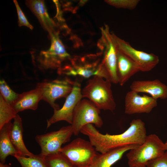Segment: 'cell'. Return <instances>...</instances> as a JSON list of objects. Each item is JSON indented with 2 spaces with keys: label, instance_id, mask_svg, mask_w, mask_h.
I'll return each mask as SVG.
<instances>
[{
  "label": "cell",
  "instance_id": "cell-27",
  "mask_svg": "<svg viewBox=\"0 0 167 167\" xmlns=\"http://www.w3.org/2000/svg\"><path fill=\"white\" fill-rule=\"evenodd\" d=\"M13 1L17 9L18 17L19 26H26L32 30L33 28V27L29 23L27 19L24 14L19 7L17 1L14 0Z\"/></svg>",
  "mask_w": 167,
  "mask_h": 167
},
{
  "label": "cell",
  "instance_id": "cell-1",
  "mask_svg": "<svg viewBox=\"0 0 167 167\" xmlns=\"http://www.w3.org/2000/svg\"><path fill=\"white\" fill-rule=\"evenodd\" d=\"M80 133L87 136L96 151L101 153L129 145H140L143 143L147 136L144 123L140 119L132 120L127 129L118 135L103 134L92 124L84 126Z\"/></svg>",
  "mask_w": 167,
  "mask_h": 167
},
{
  "label": "cell",
  "instance_id": "cell-19",
  "mask_svg": "<svg viewBox=\"0 0 167 167\" xmlns=\"http://www.w3.org/2000/svg\"><path fill=\"white\" fill-rule=\"evenodd\" d=\"M12 126V123L10 122L0 129V161L3 164L8 156H14L18 154L10 138Z\"/></svg>",
  "mask_w": 167,
  "mask_h": 167
},
{
  "label": "cell",
  "instance_id": "cell-8",
  "mask_svg": "<svg viewBox=\"0 0 167 167\" xmlns=\"http://www.w3.org/2000/svg\"><path fill=\"white\" fill-rule=\"evenodd\" d=\"M75 83L66 79L45 81L38 83L36 88H39L42 93V100L48 103L54 110L60 109L55 103L58 99L66 98L71 92Z\"/></svg>",
  "mask_w": 167,
  "mask_h": 167
},
{
  "label": "cell",
  "instance_id": "cell-13",
  "mask_svg": "<svg viewBox=\"0 0 167 167\" xmlns=\"http://www.w3.org/2000/svg\"><path fill=\"white\" fill-rule=\"evenodd\" d=\"M131 90L149 94L153 98L165 99L167 98V86L159 80H135L130 86Z\"/></svg>",
  "mask_w": 167,
  "mask_h": 167
},
{
  "label": "cell",
  "instance_id": "cell-28",
  "mask_svg": "<svg viewBox=\"0 0 167 167\" xmlns=\"http://www.w3.org/2000/svg\"><path fill=\"white\" fill-rule=\"evenodd\" d=\"M0 167H11V166L9 165L5 164L0 162Z\"/></svg>",
  "mask_w": 167,
  "mask_h": 167
},
{
  "label": "cell",
  "instance_id": "cell-14",
  "mask_svg": "<svg viewBox=\"0 0 167 167\" xmlns=\"http://www.w3.org/2000/svg\"><path fill=\"white\" fill-rule=\"evenodd\" d=\"M139 71L140 70L138 65L117 49V73L120 85H124L131 77Z\"/></svg>",
  "mask_w": 167,
  "mask_h": 167
},
{
  "label": "cell",
  "instance_id": "cell-3",
  "mask_svg": "<svg viewBox=\"0 0 167 167\" xmlns=\"http://www.w3.org/2000/svg\"><path fill=\"white\" fill-rule=\"evenodd\" d=\"M102 36L99 43L104 51V56L98 66L97 74L111 83H118L117 73V49L113 41L111 33L107 25L101 28Z\"/></svg>",
  "mask_w": 167,
  "mask_h": 167
},
{
  "label": "cell",
  "instance_id": "cell-12",
  "mask_svg": "<svg viewBox=\"0 0 167 167\" xmlns=\"http://www.w3.org/2000/svg\"><path fill=\"white\" fill-rule=\"evenodd\" d=\"M131 90L125 98V113L128 114L150 113L157 105V100L145 95L141 96Z\"/></svg>",
  "mask_w": 167,
  "mask_h": 167
},
{
  "label": "cell",
  "instance_id": "cell-15",
  "mask_svg": "<svg viewBox=\"0 0 167 167\" xmlns=\"http://www.w3.org/2000/svg\"><path fill=\"white\" fill-rule=\"evenodd\" d=\"M139 146L137 144L131 145L113 149L101 154H97L89 167H111L121 159L126 152Z\"/></svg>",
  "mask_w": 167,
  "mask_h": 167
},
{
  "label": "cell",
  "instance_id": "cell-9",
  "mask_svg": "<svg viewBox=\"0 0 167 167\" xmlns=\"http://www.w3.org/2000/svg\"><path fill=\"white\" fill-rule=\"evenodd\" d=\"M117 49L134 61L139 66L140 71L148 72L153 69L159 63L158 57L152 53H148L137 50L129 43L111 33Z\"/></svg>",
  "mask_w": 167,
  "mask_h": 167
},
{
  "label": "cell",
  "instance_id": "cell-11",
  "mask_svg": "<svg viewBox=\"0 0 167 167\" xmlns=\"http://www.w3.org/2000/svg\"><path fill=\"white\" fill-rule=\"evenodd\" d=\"M83 98L80 85L76 83L70 94L66 98L65 102L62 108L54 110L52 116L47 121L46 128L52 124L61 121H65L71 124L75 108Z\"/></svg>",
  "mask_w": 167,
  "mask_h": 167
},
{
  "label": "cell",
  "instance_id": "cell-22",
  "mask_svg": "<svg viewBox=\"0 0 167 167\" xmlns=\"http://www.w3.org/2000/svg\"><path fill=\"white\" fill-rule=\"evenodd\" d=\"M97 68H95L94 66L89 64L84 66H75L74 68L68 70L66 74L73 76L78 75L84 78H88L92 76L97 75Z\"/></svg>",
  "mask_w": 167,
  "mask_h": 167
},
{
  "label": "cell",
  "instance_id": "cell-4",
  "mask_svg": "<svg viewBox=\"0 0 167 167\" xmlns=\"http://www.w3.org/2000/svg\"><path fill=\"white\" fill-rule=\"evenodd\" d=\"M166 151L165 143L155 134L147 135L142 144L126 154L129 167L145 166L149 161L161 156Z\"/></svg>",
  "mask_w": 167,
  "mask_h": 167
},
{
  "label": "cell",
  "instance_id": "cell-2",
  "mask_svg": "<svg viewBox=\"0 0 167 167\" xmlns=\"http://www.w3.org/2000/svg\"><path fill=\"white\" fill-rule=\"evenodd\" d=\"M111 82L95 75L90 79L81 90L83 97L88 98L100 110L113 112L116 104L111 89Z\"/></svg>",
  "mask_w": 167,
  "mask_h": 167
},
{
  "label": "cell",
  "instance_id": "cell-31",
  "mask_svg": "<svg viewBox=\"0 0 167 167\" xmlns=\"http://www.w3.org/2000/svg\"></svg>",
  "mask_w": 167,
  "mask_h": 167
},
{
  "label": "cell",
  "instance_id": "cell-25",
  "mask_svg": "<svg viewBox=\"0 0 167 167\" xmlns=\"http://www.w3.org/2000/svg\"><path fill=\"white\" fill-rule=\"evenodd\" d=\"M140 1L139 0H108V4L118 8L132 10L136 8Z\"/></svg>",
  "mask_w": 167,
  "mask_h": 167
},
{
  "label": "cell",
  "instance_id": "cell-7",
  "mask_svg": "<svg viewBox=\"0 0 167 167\" xmlns=\"http://www.w3.org/2000/svg\"><path fill=\"white\" fill-rule=\"evenodd\" d=\"M73 134L70 125L63 126L57 131L37 135L35 139L41 149L40 154L46 157L60 152L62 145L69 142Z\"/></svg>",
  "mask_w": 167,
  "mask_h": 167
},
{
  "label": "cell",
  "instance_id": "cell-29",
  "mask_svg": "<svg viewBox=\"0 0 167 167\" xmlns=\"http://www.w3.org/2000/svg\"><path fill=\"white\" fill-rule=\"evenodd\" d=\"M165 149H166V150H167V140L165 142Z\"/></svg>",
  "mask_w": 167,
  "mask_h": 167
},
{
  "label": "cell",
  "instance_id": "cell-20",
  "mask_svg": "<svg viewBox=\"0 0 167 167\" xmlns=\"http://www.w3.org/2000/svg\"><path fill=\"white\" fill-rule=\"evenodd\" d=\"M17 114L12 106L0 94V129L5 124L11 122Z\"/></svg>",
  "mask_w": 167,
  "mask_h": 167
},
{
  "label": "cell",
  "instance_id": "cell-26",
  "mask_svg": "<svg viewBox=\"0 0 167 167\" xmlns=\"http://www.w3.org/2000/svg\"><path fill=\"white\" fill-rule=\"evenodd\" d=\"M146 167H167V150L161 156L148 162Z\"/></svg>",
  "mask_w": 167,
  "mask_h": 167
},
{
  "label": "cell",
  "instance_id": "cell-23",
  "mask_svg": "<svg viewBox=\"0 0 167 167\" xmlns=\"http://www.w3.org/2000/svg\"><path fill=\"white\" fill-rule=\"evenodd\" d=\"M45 159L48 167H74L60 152L47 156Z\"/></svg>",
  "mask_w": 167,
  "mask_h": 167
},
{
  "label": "cell",
  "instance_id": "cell-17",
  "mask_svg": "<svg viewBox=\"0 0 167 167\" xmlns=\"http://www.w3.org/2000/svg\"><path fill=\"white\" fill-rule=\"evenodd\" d=\"M13 119L14 121L10 132V138L12 143L17 152V155L28 157L33 156L34 154L27 149L24 141L23 129L21 118L17 114Z\"/></svg>",
  "mask_w": 167,
  "mask_h": 167
},
{
  "label": "cell",
  "instance_id": "cell-10",
  "mask_svg": "<svg viewBox=\"0 0 167 167\" xmlns=\"http://www.w3.org/2000/svg\"><path fill=\"white\" fill-rule=\"evenodd\" d=\"M51 45L47 50L41 52L39 59L41 66L45 69H56L62 62L70 57L59 39L58 33L53 32L49 33Z\"/></svg>",
  "mask_w": 167,
  "mask_h": 167
},
{
  "label": "cell",
  "instance_id": "cell-24",
  "mask_svg": "<svg viewBox=\"0 0 167 167\" xmlns=\"http://www.w3.org/2000/svg\"><path fill=\"white\" fill-rule=\"evenodd\" d=\"M0 94L5 100L11 105L19 98L20 94L15 92L10 87L4 79L0 81Z\"/></svg>",
  "mask_w": 167,
  "mask_h": 167
},
{
  "label": "cell",
  "instance_id": "cell-16",
  "mask_svg": "<svg viewBox=\"0 0 167 167\" xmlns=\"http://www.w3.org/2000/svg\"><path fill=\"white\" fill-rule=\"evenodd\" d=\"M42 100L41 90L37 88L20 94L17 99L11 105L16 112L27 109L36 110L39 101Z\"/></svg>",
  "mask_w": 167,
  "mask_h": 167
},
{
  "label": "cell",
  "instance_id": "cell-5",
  "mask_svg": "<svg viewBox=\"0 0 167 167\" xmlns=\"http://www.w3.org/2000/svg\"><path fill=\"white\" fill-rule=\"evenodd\" d=\"M90 141L77 138L62 147L60 152L74 167H89L97 155Z\"/></svg>",
  "mask_w": 167,
  "mask_h": 167
},
{
  "label": "cell",
  "instance_id": "cell-6",
  "mask_svg": "<svg viewBox=\"0 0 167 167\" xmlns=\"http://www.w3.org/2000/svg\"><path fill=\"white\" fill-rule=\"evenodd\" d=\"M100 113V110L89 100H81L75 108L71 124L73 134L78 135L82 128L88 124H93L96 127H101L103 122Z\"/></svg>",
  "mask_w": 167,
  "mask_h": 167
},
{
  "label": "cell",
  "instance_id": "cell-21",
  "mask_svg": "<svg viewBox=\"0 0 167 167\" xmlns=\"http://www.w3.org/2000/svg\"><path fill=\"white\" fill-rule=\"evenodd\" d=\"M14 156L22 167H48L45 161V157L40 154L28 157L17 155Z\"/></svg>",
  "mask_w": 167,
  "mask_h": 167
},
{
  "label": "cell",
  "instance_id": "cell-18",
  "mask_svg": "<svg viewBox=\"0 0 167 167\" xmlns=\"http://www.w3.org/2000/svg\"><path fill=\"white\" fill-rule=\"evenodd\" d=\"M26 3L43 28L49 33L54 32L55 24L49 15L44 2L39 0H27Z\"/></svg>",
  "mask_w": 167,
  "mask_h": 167
},
{
  "label": "cell",
  "instance_id": "cell-30",
  "mask_svg": "<svg viewBox=\"0 0 167 167\" xmlns=\"http://www.w3.org/2000/svg\"><path fill=\"white\" fill-rule=\"evenodd\" d=\"M138 167H146L145 166H139Z\"/></svg>",
  "mask_w": 167,
  "mask_h": 167
}]
</instances>
